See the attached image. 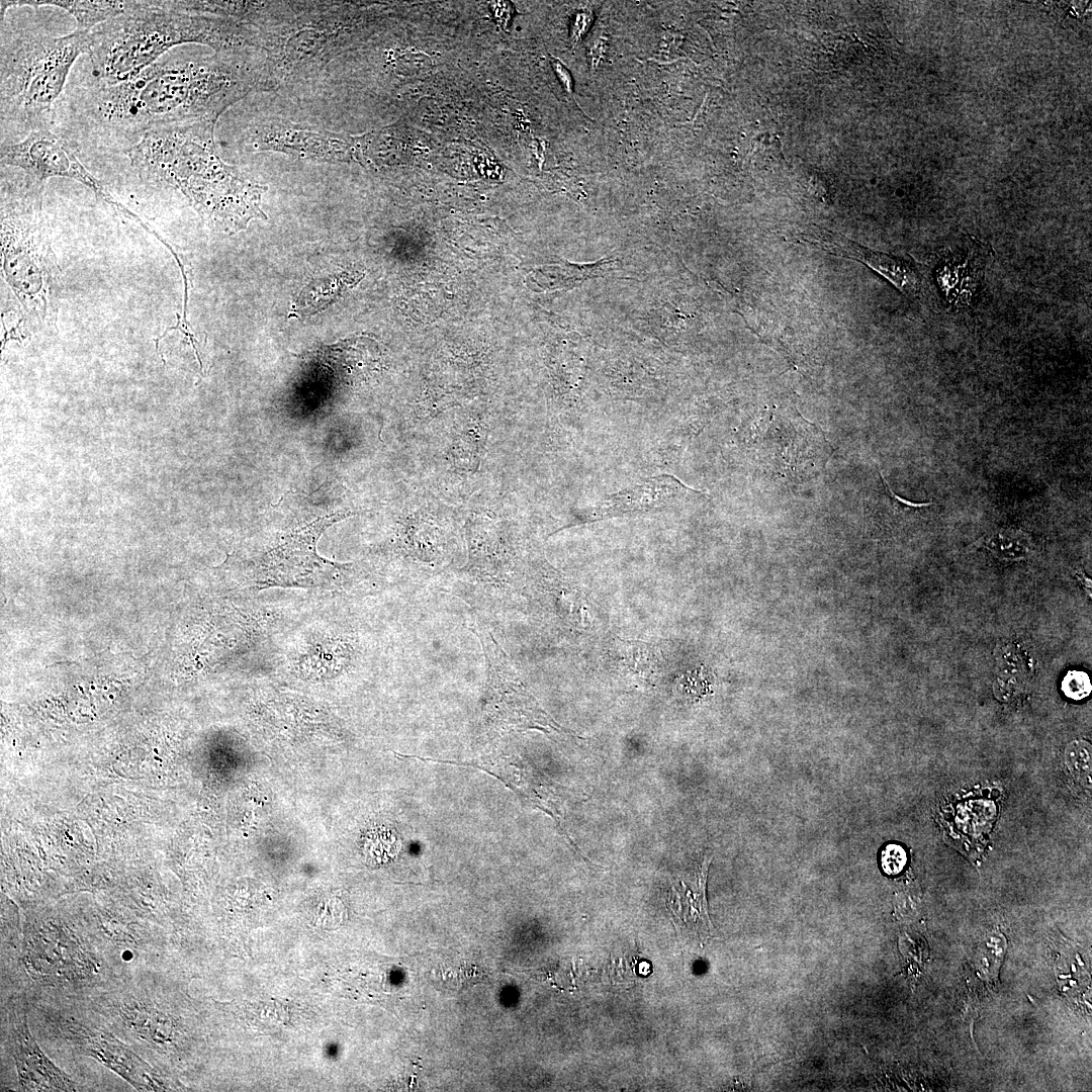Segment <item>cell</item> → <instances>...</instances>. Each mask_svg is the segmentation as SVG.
Masks as SVG:
<instances>
[{
  "label": "cell",
  "mask_w": 1092,
  "mask_h": 1092,
  "mask_svg": "<svg viewBox=\"0 0 1092 1092\" xmlns=\"http://www.w3.org/2000/svg\"><path fill=\"white\" fill-rule=\"evenodd\" d=\"M260 77L235 54L163 56L135 76L86 93L85 117L127 152L151 131L197 122H216Z\"/></svg>",
  "instance_id": "obj_1"
},
{
  "label": "cell",
  "mask_w": 1092,
  "mask_h": 1092,
  "mask_svg": "<svg viewBox=\"0 0 1092 1092\" xmlns=\"http://www.w3.org/2000/svg\"><path fill=\"white\" fill-rule=\"evenodd\" d=\"M215 122L160 128L146 134L127 155L140 177L179 189L213 228L228 231L247 221V201L258 186L247 184L225 164L214 144Z\"/></svg>",
  "instance_id": "obj_2"
},
{
  "label": "cell",
  "mask_w": 1092,
  "mask_h": 1092,
  "mask_svg": "<svg viewBox=\"0 0 1092 1092\" xmlns=\"http://www.w3.org/2000/svg\"><path fill=\"white\" fill-rule=\"evenodd\" d=\"M255 38L239 21L142 1L138 10L90 30L88 56L98 83L112 85L135 76L178 44L194 42L215 53H238L255 44Z\"/></svg>",
  "instance_id": "obj_3"
},
{
  "label": "cell",
  "mask_w": 1092,
  "mask_h": 1092,
  "mask_svg": "<svg viewBox=\"0 0 1092 1092\" xmlns=\"http://www.w3.org/2000/svg\"><path fill=\"white\" fill-rule=\"evenodd\" d=\"M2 990L28 998H81L119 979L83 921L22 922L19 952L3 966Z\"/></svg>",
  "instance_id": "obj_4"
},
{
  "label": "cell",
  "mask_w": 1092,
  "mask_h": 1092,
  "mask_svg": "<svg viewBox=\"0 0 1092 1092\" xmlns=\"http://www.w3.org/2000/svg\"><path fill=\"white\" fill-rule=\"evenodd\" d=\"M43 187L26 174L19 185L2 186V274L31 324L57 331L61 270L44 231Z\"/></svg>",
  "instance_id": "obj_5"
},
{
  "label": "cell",
  "mask_w": 1092,
  "mask_h": 1092,
  "mask_svg": "<svg viewBox=\"0 0 1092 1092\" xmlns=\"http://www.w3.org/2000/svg\"><path fill=\"white\" fill-rule=\"evenodd\" d=\"M0 50L1 122L23 130L50 128L53 103L61 94L69 72L82 54H88L90 30L53 37L21 30L2 34Z\"/></svg>",
  "instance_id": "obj_6"
},
{
  "label": "cell",
  "mask_w": 1092,
  "mask_h": 1092,
  "mask_svg": "<svg viewBox=\"0 0 1092 1092\" xmlns=\"http://www.w3.org/2000/svg\"><path fill=\"white\" fill-rule=\"evenodd\" d=\"M27 999L35 1034L51 1049L91 1058L138 1091L177 1089L171 1074L142 1057L80 1000Z\"/></svg>",
  "instance_id": "obj_7"
},
{
  "label": "cell",
  "mask_w": 1092,
  "mask_h": 1092,
  "mask_svg": "<svg viewBox=\"0 0 1092 1092\" xmlns=\"http://www.w3.org/2000/svg\"><path fill=\"white\" fill-rule=\"evenodd\" d=\"M1 1044L15 1069L18 1091H82L84 1087L46 1055L30 1030L25 993L2 991Z\"/></svg>",
  "instance_id": "obj_8"
},
{
  "label": "cell",
  "mask_w": 1092,
  "mask_h": 1092,
  "mask_svg": "<svg viewBox=\"0 0 1092 1092\" xmlns=\"http://www.w3.org/2000/svg\"><path fill=\"white\" fill-rule=\"evenodd\" d=\"M764 430L756 428L759 455L781 475L809 476L822 469L833 452L824 434L797 412L777 413Z\"/></svg>",
  "instance_id": "obj_9"
},
{
  "label": "cell",
  "mask_w": 1092,
  "mask_h": 1092,
  "mask_svg": "<svg viewBox=\"0 0 1092 1092\" xmlns=\"http://www.w3.org/2000/svg\"><path fill=\"white\" fill-rule=\"evenodd\" d=\"M83 922L119 979L144 971L166 972L168 942L160 926L107 914Z\"/></svg>",
  "instance_id": "obj_10"
},
{
  "label": "cell",
  "mask_w": 1092,
  "mask_h": 1092,
  "mask_svg": "<svg viewBox=\"0 0 1092 1092\" xmlns=\"http://www.w3.org/2000/svg\"><path fill=\"white\" fill-rule=\"evenodd\" d=\"M342 517L340 514L329 515L288 534L263 558L256 581L259 588L316 586L336 580L339 567L317 555L316 542L322 533Z\"/></svg>",
  "instance_id": "obj_11"
},
{
  "label": "cell",
  "mask_w": 1092,
  "mask_h": 1092,
  "mask_svg": "<svg viewBox=\"0 0 1092 1092\" xmlns=\"http://www.w3.org/2000/svg\"><path fill=\"white\" fill-rule=\"evenodd\" d=\"M2 167H17L32 179L44 183L51 177H64L78 181L121 213L139 219L104 188L80 162L69 146L51 128L32 130L21 142L1 146Z\"/></svg>",
  "instance_id": "obj_12"
},
{
  "label": "cell",
  "mask_w": 1092,
  "mask_h": 1092,
  "mask_svg": "<svg viewBox=\"0 0 1092 1092\" xmlns=\"http://www.w3.org/2000/svg\"><path fill=\"white\" fill-rule=\"evenodd\" d=\"M695 492L671 474H659L613 492L584 510L571 524L583 525L611 518L661 512Z\"/></svg>",
  "instance_id": "obj_13"
},
{
  "label": "cell",
  "mask_w": 1092,
  "mask_h": 1092,
  "mask_svg": "<svg viewBox=\"0 0 1092 1092\" xmlns=\"http://www.w3.org/2000/svg\"><path fill=\"white\" fill-rule=\"evenodd\" d=\"M256 146L303 159L345 161L357 157L355 143L331 132L313 131L291 123H274L261 130Z\"/></svg>",
  "instance_id": "obj_14"
},
{
  "label": "cell",
  "mask_w": 1092,
  "mask_h": 1092,
  "mask_svg": "<svg viewBox=\"0 0 1092 1092\" xmlns=\"http://www.w3.org/2000/svg\"><path fill=\"white\" fill-rule=\"evenodd\" d=\"M805 242L817 245L829 254L853 259L889 280L907 296H915L921 287V276L914 263L902 258L873 251L837 235L817 233L803 236Z\"/></svg>",
  "instance_id": "obj_15"
},
{
  "label": "cell",
  "mask_w": 1092,
  "mask_h": 1092,
  "mask_svg": "<svg viewBox=\"0 0 1092 1092\" xmlns=\"http://www.w3.org/2000/svg\"><path fill=\"white\" fill-rule=\"evenodd\" d=\"M968 243L965 263H960L950 253L941 254L935 270L937 283L950 305H968L973 300L993 257L992 248L976 238Z\"/></svg>",
  "instance_id": "obj_16"
},
{
  "label": "cell",
  "mask_w": 1092,
  "mask_h": 1092,
  "mask_svg": "<svg viewBox=\"0 0 1092 1092\" xmlns=\"http://www.w3.org/2000/svg\"><path fill=\"white\" fill-rule=\"evenodd\" d=\"M711 858L705 854L695 868L670 879L667 906L680 930L710 932L706 885Z\"/></svg>",
  "instance_id": "obj_17"
},
{
  "label": "cell",
  "mask_w": 1092,
  "mask_h": 1092,
  "mask_svg": "<svg viewBox=\"0 0 1092 1092\" xmlns=\"http://www.w3.org/2000/svg\"><path fill=\"white\" fill-rule=\"evenodd\" d=\"M1 22L4 20V14L9 8L13 7H32L38 8L41 6H53L61 8L71 14L78 25V30H91L94 27L105 23L118 16L126 14L130 11L138 10L142 6V1H1Z\"/></svg>",
  "instance_id": "obj_18"
},
{
  "label": "cell",
  "mask_w": 1092,
  "mask_h": 1092,
  "mask_svg": "<svg viewBox=\"0 0 1092 1092\" xmlns=\"http://www.w3.org/2000/svg\"><path fill=\"white\" fill-rule=\"evenodd\" d=\"M1067 761L1074 774L1079 776L1088 775L1091 766L1090 745L1083 741H1075L1069 745L1066 751Z\"/></svg>",
  "instance_id": "obj_19"
},
{
  "label": "cell",
  "mask_w": 1092,
  "mask_h": 1092,
  "mask_svg": "<svg viewBox=\"0 0 1092 1092\" xmlns=\"http://www.w3.org/2000/svg\"><path fill=\"white\" fill-rule=\"evenodd\" d=\"M1062 690L1068 698L1073 700L1084 699L1091 692L1088 674L1078 670L1069 671L1062 681Z\"/></svg>",
  "instance_id": "obj_20"
},
{
  "label": "cell",
  "mask_w": 1092,
  "mask_h": 1092,
  "mask_svg": "<svg viewBox=\"0 0 1092 1092\" xmlns=\"http://www.w3.org/2000/svg\"><path fill=\"white\" fill-rule=\"evenodd\" d=\"M906 863L905 850L897 844H889L882 852V867L888 875H896Z\"/></svg>",
  "instance_id": "obj_21"
},
{
  "label": "cell",
  "mask_w": 1092,
  "mask_h": 1092,
  "mask_svg": "<svg viewBox=\"0 0 1092 1092\" xmlns=\"http://www.w3.org/2000/svg\"><path fill=\"white\" fill-rule=\"evenodd\" d=\"M553 70L565 92L575 101L573 95V81L569 71L557 59H552Z\"/></svg>",
  "instance_id": "obj_22"
},
{
  "label": "cell",
  "mask_w": 1092,
  "mask_h": 1092,
  "mask_svg": "<svg viewBox=\"0 0 1092 1092\" xmlns=\"http://www.w3.org/2000/svg\"><path fill=\"white\" fill-rule=\"evenodd\" d=\"M592 19V13L580 12L576 15L571 33V38L573 42H576L581 38V35L587 30L588 26L590 25Z\"/></svg>",
  "instance_id": "obj_23"
}]
</instances>
